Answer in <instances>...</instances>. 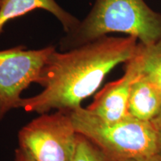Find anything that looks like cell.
Returning <instances> with one entry per match:
<instances>
[{
    "instance_id": "6da1fadb",
    "label": "cell",
    "mask_w": 161,
    "mask_h": 161,
    "mask_svg": "<svg viewBox=\"0 0 161 161\" xmlns=\"http://www.w3.org/2000/svg\"><path fill=\"white\" fill-rule=\"evenodd\" d=\"M137 38L104 36L68 51L50 54L37 84L43 90L23 98L20 108L39 114L52 110L72 111L93 95L116 66L136 55Z\"/></svg>"
},
{
    "instance_id": "7a4b0ae2",
    "label": "cell",
    "mask_w": 161,
    "mask_h": 161,
    "mask_svg": "<svg viewBox=\"0 0 161 161\" xmlns=\"http://www.w3.org/2000/svg\"><path fill=\"white\" fill-rule=\"evenodd\" d=\"M123 33L145 46L161 40V14L144 0H96L86 17L60 40L61 52L79 47L108 36Z\"/></svg>"
},
{
    "instance_id": "3957f363",
    "label": "cell",
    "mask_w": 161,
    "mask_h": 161,
    "mask_svg": "<svg viewBox=\"0 0 161 161\" xmlns=\"http://www.w3.org/2000/svg\"><path fill=\"white\" fill-rule=\"evenodd\" d=\"M75 130L104 153L109 161H122L158 152V128L131 116L107 122L78 108L70 111Z\"/></svg>"
},
{
    "instance_id": "277c9868",
    "label": "cell",
    "mask_w": 161,
    "mask_h": 161,
    "mask_svg": "<svg viewBox=\"0 0 161 161\" xmlns=\"http://www.w3.org/2000/svg\"><path fill=\"white\" fill-rule=\"evenodd\" d=\"M77 134L70 111L46 113L21 128L19 147L35 161H71Z\"/></svg>"
},
{
    "instance_id": "5b68a950",
    "label": "cell",
    "mask_w": 161,
    "mask_h": 161,
    "mask_svg": "<svg viewBox=\"0 0 161 161\" xmlns=\"http://www.w3.org/2000/svg\"><path fill=\"white\" fill-rule=\"evenodd\" d=\"M56 49L47 46L27 49L18 46L0 51V122L13 109L20 108L22 93L37 83L50 54Z\"/></svg>"
},
{
    "instance_id": "8992f818",
    "label": "cell",
    "mask_w": 161,
    "mask_h": 161,
    "mask_svg": "<svg viewBox=\"0 0 161 161\" xmlns=\"http://www.w3.org/2000/svg\"><path fill=\"white\" fill-rule=\"evenodd\" d=\"M142 69V58L140 48L136 55L125 63L123 75L110 82L96 94L86 110L107 122H117L129 117L128 100L134 80Z\"/></svg>"
},
{
    "instance_id": "52a82bcc",
    "label": "cell",
    "mask_w": 161,
    "mask_h": 161,
    "mask_svg": "<svg viewBox=\"0 0 161 161\" xmlns=\"http://www.w3.org/2000/svg\"><path fill=\"white\" fill-rule=\"evenodd\" d=\"M36 9H43L58 19L65 33L73 31L80 20L66 11L55 0H3L0 6V35L10 20L25 15Z\"/></svg>"
},
{
    "instance_id": "ba28073f",
    "label": "cell",
    "mask_w": 161,
    "mask_h": 161,
    "mask_svg": "<svg viewBox=\"0 0 161 161\" xmlns=\"http://www.w3.org/2000/svg\"><path fill=\"white\" fill-rule=\"evenodd\" d=\"M160 112L161 96L158 86L141 72L130 88L128 113L133 118L153 123Z\"/></svg>"
},
{
    "instance_id": "9c48e42d",
    "label": "cell",
    "mask_w": 161,
    "mask_h": 161,
    "mask_svg": "<svg viewBox=\"0 0 161 161\" xmlns=\"http://www.w3.org/2000/svg\"><path fill=\"white\" fill-rule=\"evenodd\" d=\"M139 48L142 58V72L154 82L161 96V40L149 46L139 42ZM153 124L157 128L161 127V112Z\"/></svg>"
},
{
    "instance_id": "30bf717a",
    "label": "cell",
    "mask_w": 161,
    "mask_h": 161,
    "mask_svg": "<svg viewBox=\"0 0 161 161\" xmlns=\"http://www.w3.org/2000/svg\"><path fill=\"white\" fill-rule=\"evenodd\" d=\"M71 161H109L104 153L90 139L77 134Z\"/></svg>"
},
{
    "instance_id": "8fae6325",
    "label": "cell",
    "mask_w": 161,
    "mask_h": 161,
    "mask_svg": "<svg viewBox=\"0 0 161 161\" xmlns=\"http://www.w3.org/2000/svg\"><path fill=\"white\" fill-rule=\"evenodd\" d=\"M14 161H35L28 152H26L23 148H19L15 150Z\"/></svg>"
},
{
    "instance_id": "7c38bea8",
    "label": "cell",
    "mask_w": 161,
    "mask_h": 161,
    "mask_svg": "<svg viewBox=\"0 0 161 161\" xmlns=\"http://www.w3.org/2000/svg\"><path fill=\"white\" fill-rule=\"evenodd\" d=\"M122 161H161V154L159 153H154V154H148L142 157H139L136 158L128 159V160Z\"/></svg>"
},
{
    "instance_id": "4fadbf2b",
    "label": "cell",
    "mask_w": 161,
    "mask_h": 161,
    "mask_svg": "<svg viewBox=\"0 0 161 161\" xmlns=\"http://www.w3.org/2000/svg\"><path fill=\"white\" fill-rule=\"evenodd\" d=\"M158 128V133H159V148H158V153L161 154V127Z\"/></svg>"
},
{
    "instance_id": "5bb4252c",
    "label": "cell",
    "mask_w": 161,
    "mask_h": 161,
    "mask_svg": "<svg viewBox=\"0 0 161 161\" xmlns=\"http://www.w3.org/2000/svg\"><path fill=\"white\" fill-rule=\"evenodd\" d=\"M3 0H0V6H1L2 3H3Z\"/></svg>"
}]
</instances>
